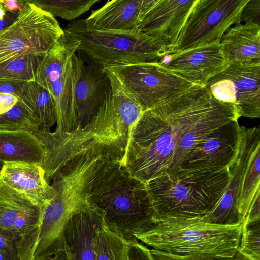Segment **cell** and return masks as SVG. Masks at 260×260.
<instances>
[{
  "label": "cell",
  "mask_w": 260,
  "mask_h": 260,
  "mask_svg": "<svg viewBox=\"0 0 260 260\" xmlns=\"http://www.w3.org/2000/svg\"><path fill=\"white\" fill-rule=\"evenodd\" d=\"M239 118L232 105L194 85L143 112L131 129L122 162L146 183L179 168L203 138Z\"/></svg>",
  "instance_id": "cell-1"
},
{
  "label": "cell",
  "mask_w": 260,
  "mask_h": 260,
  "mask_svg": "<svg viewBox=\"0 0 260 260\" xmlns=\"http://www.w3.org/2000/svg\"><path fill=\"white\" fill-rule=\"evenodd\" d=\"M103 155L94 149L82 152L54 173L50 181L54 196L44 208L39 226L21 238L19 260H72L65 242L64 228L74 214L92 211L88 200L89 183Z\"/></svg>",
  "instance_id": "cell-2"
},
{
  "label": "cell",
  "mask_w": 260,
  "mask_h": 260,
  "mask_svg": "<svg viewBox=\"0 0 260 260\" xmlns=\"http://www.w3.org/2000/svg\"><path fill=\"white\" fill-rule=\"evenodd\" d=\"M112 84L110 94L84 126L70 132H51L41 128L34 132L45 149L42 166L48 182L65 162L90 149L123 158L131 129L144 111L136 102Z\"/></svg>",
  "instance_id": "cell-3"
},
{
  "label": "cell",
  "mask_w": 260,
  "mask_h": 260,
  "mask_svg": "<svg viewBox=\"0 0 260 260\" xmlns=\"http://www.w3.org/2000/svg\"><path fill=\"white\" fill-rule=\"evenodd\" d=\"M122 158L103 155L99 159L89 183L90 207L109 229L127 240L156 223L146 183L134 176Z\"/></svg>",
  "instance_id": "cell-4"
},
{
  "label": "cell",
  "mask_w": 260,
  "mask_h": 260,
  "mask_svg": "<svg viewBox=\"0 0 260 260\" xmlns=\"http://www.w3.org/2000/svg\"><path fill=\"white\" fill-rule=\"evenodd\" d=\"M242 231L241 222L223 225L200 218H165L135 236L153 248V259H233Z\"/></svg>",
  "instance_id": "cell-5"
},
{
  "label": "cell",
  "mask_w": 260,
  "mask_h": 260,
  "mask_svg": "<svg viewBox=\"0 0 260 260\" xmlns=\"http://www.w3.org/2000/svg\"><path fill=\"white\" fill-rule=\"evenodd\" d=\"M230 165L222 168L179 167L146 182L155 222L165 218H202L210 213L228 185Z\"/></svg>",
  "instance_id": "cell-6"
},
{
  "label": "cell",
  "mask_w": 260,
  "mask_h": 260,
  "mask_svg": "<svg viewBox=\"0 0 260 260\" xmlns=\"http://www.w3.org/2000/svg\"><path fill=\"white\" fill-rule=\"evenodd\" d=\"M64 31L79 41L77 52L104 68L160 63L171 54L159 37L138 30L109 31L88 27L84 19L69 23Z\"/></svg>",
  "instance_id": "cell-7"
},
{
  "label": "cell",
  "mask_w": 260,
  "mask_h": 260,
  "mask_svg": "<svg viewBox=\"0 0 260 260\" xmlns=\"http://www.w3.org/2000/svg\"><path fill=\"white\" fill-rule=\"evenodd\" d=\"M79 44L78 41L64 31L47 52L33 81L47 89L55 102L56 133L70 132L77 128L74 56Z\"/></svg>",
  "instance_id": "cell-8"
},
{
  "label": "cell",
  "mask_w": 260,
  "mask_h": 260,
  "mask_svg": "<svg viewBox=\"0 0 260 260\" xmlns=\"http://www.w3.org/2000/svg\"><path fill=\"white\" fill-rule=\"evenodd\" d=\"M104 68L116 88L136 102L143 111L196 85L158 62Z\"/></svg>",
  "instance_id": "cell-9"
},
{
  "label": "cell",
  "mask_w": 260,
  "mask_h": 260,
  "mask_svg": "<svg viewBox=\"0 0 260 260\" xmlns=\"http://www.w3.org/2000/svg\"><path fill=\"white\" fill-rule=\"evenodd\" d=\"M63 32L54 16L26 3L14 22L0 31V64L24 55L47 53Z\"/></svg>",
  "instance_id": "cell-10"
},
{
  "label": "cell",
  "mask_w": 260,
  "mask_h": 260,
  "mask_svg": "<svg viewBox=\"0 0 260 260\" xmlns=\"http://www.w3.org/2000/svg\"><path fill=\"white\" fill-rule=\"evenodd\" d=\"M250 1L198 0L178 37L174 51L220 43L230 27L241 23L242 11Z\"/></svg>",
  "instance_id": "cell-11"
},
{
  "label": "cell",
  "mask_w": 260,
  "mask_h": 260,
  "mask_svg": "<svg viewBox=\"0 0 260 260\" xmlns=\"http://www.w3.org/2000/svg\"><path fill=\"white\" fill-rule=\"evenodd\" d=\"M204 87L216 100L232 105L239 117H260V64L229 62Z\"/></svg>",
  "instance_id": "cell-12"
},
{
  "label": "cell",
  "mask_w": 260,
  "mask_h": 260,
  "mask_svg": "<svg viewBox=\"0 0 260 260\" xmlns=\"http://www.w3.org/2000/svg\"><path fill=\"white\" fill-rule=\"evenodd\" d=\"M85 58L86 61L76 53L74 56L76 69L74 102L77 128L89 122L112 90L110 77L104 67Z\"/></svg>",
  "instance_id": "cell-13"
},
{
  "label": "cell",
  "mask_w": 260,
  "mask_h": 260,
  "mask_svg": "<svg viewBox=\"0 0 260 260\" xmlns=\"http://www.w3.org/2000/svg\"><path fill=\"white\" fill-rule=\"evenodd\" d=\"M233 120L215 129L198 143L180 167L222 168L234 159L239 146L242 126Z\"/></svg>",
  "instance_id": "cell-14"
},
{
  "label": "cell",
  "mask_w": 260,
  "mask_h": 260,
  "mask_svg": "<svg viewBox=\"0 0 260 260\" xmlns=\"http://www.w3.org/2000/svg\"><path fill=\"white\" fill-rule=\"evenodd\" d=\"M194 84L204 86L229 63L219 43H210L165 56L159 63Z\"/></svg>",
  "instance_id": "cell-15"
},
{
  "label": "cell",
  "mask_w": 260,
  "mask_h": 260,
  "mask_svg": "<svg viewBox=\"0 0 260 260\" xmlns=\"http://www.w3.org/2000/svg\"><path fill=\"white\" fill-rule=\"evenodd\" d=\"M259 129L256 127L246 128L242 126L238 150L230 166L228 185L213 210L201 218L203 221L223 225L241 222L237 205L242 179L253 139Z\"/></svg>",
  "instance_id": "cell-16"
},
{
  "label": "cell",
  "mask_w": 260,
  "mask_h": 260,
  "mask_svg": "<svg viewBox=\"0 0 260 260\" xmlns=\"http://www.w3.org/2000/svg\"><path fill=\"white\" fill-rule=\"evenodd\" d=\"M198 0H164L141 21L137 29L160 38L175 52L178 37Z\"/></svg>",
  "instance_id": "cell-17"
},
{
  "label": "cell",
  "mask_w": 260,
  "mask_h": 260,
  "mask_svg": "<svg viewBox=\"0 0 260 260\" xmlns=\"http://www.w3.org/2000/svg\"><path fill=\"white\" fill-rule=\"evenodd\" d=\"M43 211L0 178V228L22 238L39 226Z\"/></svg>",
  "instance_id": "cell-18"
},
{
  "label": "cell",
  "mask_w": 260,
  "mask_h": 260,
  "mask_svg": "<svg viewBox=\"0 0 260 260\" xmlns=\"http://www.w3.org/2000/svg\"><path fill=\"white\" fill-rule=\"evenodd\" d=\"M0 178L9 186L42 208L50 202L54 194L53 188L45 179L42 165L39 164H3Z\"/></svg>",
  "instance_id": "cell-19"
},
{
  "label": "cell",
  "mask_w": 260,
  "mask_h": 260,
  "mask_svg": "<svg viewBox=\"0 0 260 260\" xmlns=\"http://www.w3.org/2000/svg\"><path fill=\"white\" fill-rule=\"evenodd\" d=\"M220 45L229 62L260 64V25L241 23L230 27Z\"/></svg>",
  "instance_id": "cell-20"
},
{
  "label": "cell",
  "mask_w": 260,
  "mask_h": 260,
  "mask_svg": "<svg viewBox=\"0 0 260 260\" xmlns=\"http://www.w3.org/2000/svg\"><path fill=\"white\" fill-rule=\"evenodd\" d=\"M143 0H109L84 19L90 28L109 31L137 29Z\"/></svg>",
  "instance_id": "cell-21"
},
{
  "label": "cell",
  "mask_w": 260,
  "mask_h": 260,
  "mask_svg": "<svg viewBox=\"0 0 260 260\" xmlns=\"http://www.w3.org/2000/svg\"><path fill=\"white\" fill-rule=\"evenodd\" d=\"M102 223L101 218L92 211L71 217L65 226L64 237L72 259L95 260V238Z\"/></svg>",
  "instance_id": "cell-22"
},
{
  "label": "cell",
  "mask_w": 260,
  "mask_h": 260,
  "mask_svg": "<svg viewBox=\"0 0 260 260\" xmlns=\"http://www.w3.org/2000/svg\"><path fill=\"white\" fill-rule=\"evenodd\" d=\"M260 129L255 134L243 173L237 210L242 223L260 216Z\"/></svg>",
  "instance_id": "cell-23"
},
{
  "label": "cell",
  "mask_w": 260,
  "mask_h": 260,
  "mask_svg": "<svg viewBox=\"0 0 260 260\" xmlns=\"http://www.w3.org/2000/svg\"><path fill=\"white\" fill-rule=\"evenodd\" d=\"M44 148L34 132L24 130H0V161L42 165Z\"/></svg>",
  "instance_id": "cell-24"
},
{
  "label": "cell",
  "mask_w": 260,
  "mask_h": 260,
  "mask_svg": "<svg viewBox=\"0 0 260 260\" xmlns=\"http://www.w3.org/2000/svg\"><path fill=\"white\" fill-rule=\"evenodd\" d=\"M32 113L41 128H48L56 124L57 108L49 91L34 81H30L22 99Z\"/></svg>",
  "instance_id": "cell-25"
},
{
  "label": "cell",
  "mask_w": 260,
  "mask_h": 260,
  "mask_svg": "<svg viewBox=\"0 0 260 260\" xmlns=\"http://www.w3.org/2000/svg\"><path fill=\"white\" fill-rule=\"evenodd\" d=\"M130 241L102 223L95 238L94 251L95 260H128Z\"/></svg>",
  "instance_id": "cell-26"
},
{
  "label": "cell",
  "mask_w": 260,
  "mask_h": 260,
  "mask_svg": "<svg viewBox=\"0 0 260 260\" xmlns=\"http://www.w3.org/2000/svg\"><path fill=\"white\" fill-rule=\"evenodd\" d=\"M47 53L24 55L0 64V79L33 81Z\"/></svg>",
  "instance_id": "cell-27"
},
{
  "label": "cell",
  "mask_w": 260,
  "mask_h": 260,
  "mask_svg": "<svg viewBox=\"0 0 260 260\" xmlns=\"http://www.w3.org/2000/svg\"><path fill=\"white\" fill-rule=\"evenodd\" d=\"M101 0H34L32 3L54 17L72 20Z\"/></svg>",
  "instance_id": "cell-28"
},
{
  "label": "cell",
  "mask_w": 260,
  "mask_h": 260,
  "mask_svg": "<svg viewBox=\"0 0 260 260\" xmlns=\"http://www.w3.org/2000/svg\"><path fill=\"white\" fill-rule=\"evenodd\" d=\"M40 128L31 111L21 99L0 114V130L24 129L32 132Z\"/></svg>",
  "instance_id": "cell-29"
},
{
  "label": "cell",
  "mask_w": 260,
  "mask_h": 260,
  "mask_svg": "<svg viewBox=\"0 0 260 260\" xmlns=\"http://www.w3.org/2000/svg\"><path fill=\"white\" fill-rule=\"evenodd\" d=\"M235 259H260V220L242 224L240 244Z\"/></svg>",
  "instance_id": "cell-30"
},
{
  "label": "cell",
  "mask_w": 260,
  "mask_h": 260,
  "mask_svg": "<svg viewBox=\"0 0 260 260\" xmlns=\"http://www.w3.org/2000/svg\"><path fill=\"white\" fill-rule=\"evenodd\" d=\"M21 239L17 234L0 228V252L9 260H19L18 245Z\"/></svg>",
  "instance_id": "cell-31"
},
{
  "label": "cell",
  "mask_w": 260,
  "mask_h": 260,
  "mask_svg": "<svg viewBox=\"0 0 260 260\" xmlns=\"http://www.w3.org/2000/svg\"><path fill=\"white\" fill-rule=\"evenodd\" d=\"M30 82L0 79V93L14 95L22 99Z\"/></svg>",
  "instance_id": "cell-32"
},
{
  "label": "cell",
  "mask_w": 260,
  "mask_h": 260,
  "mask_svg": "<svg viewBox=\"0 0 260 260\" xmlns=\"http://www.w3.org/2000/svg\"><path fill=\"white\" fill-rule=\"evenodd\" d=\"M240 23H254L260 25V0H250L244 7Z\"/></svg>",
  "instance_id": "cell-33"
},
{
  "label": "cell",
  "mask_w": 260,
  "mask_h": 260,
  "mask_svg": "<svg viewBox=\"0 0 260 260\" xmlns=\"http://www.w3.org/2000/svg\"><path fill=\"white\" fill-rule=\"evenodd\" d=\"M19 12L10 11L5 8L3 3L0 4V31L12 24Z\"/></svg>",
  "instance_id": "cell-34"
},
{
  "label": "cell",
  "mask_w": 260,
  "mask_h": 260,
  "mask_svg": "<svg viewBox=\"0 0 260 260\" xmlns=\"http://www.w3.org/2000/svg\"><path fill=\"white\" fill-rule=\"evenodd\" d=\"M18 100L19 99L14 95L0 93V114L8 111Z\"/></svg>",
  "instance_id": "cell-35"
},
{
  "label": "cell",
  "mask_w": 260,
  "mask_h": 260,
  "mask_svg": "<svg viewBox=\"0 0 260 260\" xmlns=\"http://www.w3.org/2000/svg\"><path fill=\"white\" fill-rule=\"evenodd\" d=\"M164 1L143 0L140 15V22L148 14Z\"/></svg>",
  "instance_id": "cell-36"
},
{
  "label": "cell",
  "mask_w": 260,
  "mask_h": 260,
  "mask_svg": "<svg viewBox=\"0 0 260 260\" xmlns=\"http://www.w3.org/2000/svg\"><path fill=\"white\" fill-rule=\"evenodd\" d=\"M3 3L5 8L10 11L18 12L23 8V6L18 0H3Z\"/></svg>",
  "instance_id": "cell-37"
},
{
  "label": "cell",
  "mask_w": 260,
  "mask_h": 260,
  "mask_svg": "<svg viewBox=\"0 0 260 260\" xmlns=\"http://www.w3.org/2000/svg\"><path fill=\"white\" fill-rule=\"evenodd\" d=\"M23 6L27 3H32L34 0H18Z\"/></svg>",
  "instance_id": "cell-38"
},
{
  "label": "cell",
  "mask_w": 260,
  "mask_h": 260,
  "mask_svg": "<svg viewBox=\"0 0 260 260\" xmlns=\"http://www.w3.org/2000/svg\"><path fill=\"white\" fill-rule=\"evenodd\" d=\"M0 260H9L8 257L0 252Z\"/></svg>",
  "instance_id": "cell-39"
},
{
  "label": "cell",
  "mask_w": 260,
  "mask_h": 260,
  "mask_svg": "<svg viewBox=\"0 0 260 260\" xmlns=\"http://www.w3.org/2000/svg\"><path fill=\"white\" fill-rule=\"evenodd\" d=\"M3 163H2V162L0 161V173H1L2 167H3Z\"/></svg>",
  "instance_id": "cell-40"
}]
</instances>
